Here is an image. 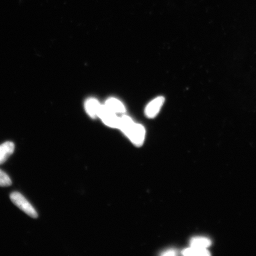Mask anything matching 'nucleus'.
<instances>
[{
    "instance_id": "423d86ee",
    "label": "nucleus",
    "mask_w": 256,
    "mask_h": 256,
    "mask_svg": "<svg viewBox=\"0 0 256 256\" xmlns=\"http://www.w3.org/2000/svg\"><path fill=\"white\" fill-rule=\"evenodd\" d=\"M98 100L94 98H88L85 103V108L86 112L92 118L98 116V114L101 107Z\"/></svg>"
},
{
    "instance_id": "f03ea898",
    "label": "nucleus",
    "mask_w": 256,
    "mask_h": 256,
    "mask_svg": "<svg viewBox=\"0 0 256 256\" xmlns=\"http://www.w3.org/2000/svg\"><path fill=\"white\" fill-rule=\"evenodd\" d=\"M98 116L107 126L114 128L119 127L120 118L116 114L108 110L105 105H102Z\"/></svg>"
},
{
    "instance_id": "9d476101",
    "label": "nucleus",
    "mask_w": 256,
    "mask_h": 256,
    "mask_svg": "<svg viewBox=\"0 0 256 256\" xmlns=\"http://www.w3.org/2000/svg\"><path fill=\"white\" fill-rule=\"evenodd\" d=\"M184 256H209L210 252L207 249H202L194 247L186 248L182 252Z\"/></svg>"
},
{
    "instance_id": "6e6552de",
    "label": "nucleus",
    "mask_w": 256,
    "mask_h": 256,
    "mask_svg": "<svg viewBox=\"0 0 256 256\" xmlns=\"http://www.w3.org/2000/svg\"><path fill=\"white\" fill-rule=\"evenodd\" d=\"M134 124H135V122L130 117L126 116V115H124V116L120 118L118 129L122 131L124 135L127 136Z\"/></svg>"
},
{
    "instance_id": "1a4fd4ad",
    "label": "nucleus",
    "mask_w": 256,
    "mask_h": 256,
    "mask_svg": "<svg viewBox=\"0 0 256 256\" xmlns=\"http://www.w3.org/2000/svg\"><path fill=\"white\" fill-rule=\"evenodd\" d=\"M211 244L210 239L206 238H192L190 241V246L192 247L207 249Z\"/></svg>"
},
{
    "instance_id": "7ed1b4c3",
    "label": "nucleus",
    "mask_w": 256,
    "mask_h": 256,
    "mask_svg": "<svg viewBox=\"0 0 256 256\" xmlns=\"http://www.w3.org/2000/svg\"><path fill=\"white\" fill-rule=\"evenodd\" d=\"M131 142L137 146H142L144 143L146 137L145 128L140 124H134L132 129L127 136Z\"/></svg>"
},
{
    "instance_id": "f8f14e48",
    "label": "nucleus",
    "mask_w": 256,
    "mask_h": 256,
    "mask_svg": "<svg viewBox=\"0 0 256 256\" xmlns=\"http://www.w3.org/2000/svg\"><path fill=\"white\" fill-rule=\"evenodd\" d=\"M176 254V252L174 250H169L166 251L162 254L163 256H175Z\"/></svg>"
},
{
    "instance_id": "f257e3e1",
    "label": "nucleus",
    "mask_w": 256,
    "mask_h": 256,
    "mask_svg": "<svg viewBox=\"0 0 256 256\" xmlns=\"http://www.w3.org/2000/svg\"><path fill=\"white\" fill-rule=\"evenodd\" d=\"M10 198L12 202L19 209L26 214L28 216L33 218H37L38 214L36 210L23 195L19 192H14L10 194Z\"/></svg>"
},
{
    "instance_id": "0eeeda50",
    "label": "nucleus",
    "mask_w": 256,
    "mask_h": 256,
    "mask_svg": "<svg viewBox=\"0 0 256 256\" xmlns=\"http://www.w3.org/2000/svg\"><path fill=\"white\" fill-rule=\"evenodd\" d=\"M108 110L117 114H124L126 108L121 102L115 98H110L106 102L105 104Z\"/></svg>"
},
{
    "instance_id": "9b49d317",
    "label": "nucleus",
    "mask_w": 256,
    "mask_h": 256,
    "mask_svg": "<svg viewBox=\"0 0 256 256\" xmlns=\"http://www.w3.org/2000/svg\"><path fill=\"white\" fill-rule=\"evenodd\" d=\"M12 184V182L9 176L0 170V187H8Z\"/></svg>"
},
{
    "instance_id": "20e7f679",
    "label": "nucleus",
    "mask_w": 256,
    "mask_h": 256,
    "mask_svg": "<svg viewBox=\"0 0 256 256\" xmlns=\"http://www.w3.org/2000/svg\"><path fill=\"white\" fill-rule=\"evenodd\" d=\"M165 99L162 96L154 99L148 105L145 110V114L147 117L149 118H154L158 115V112L164 104Z\"/></svg>"
},
{
    "instance_id": "39448f33",
    "label": "nucleus",
    "mask_w": 256,
    "mask_h": 256,
    "mask_svg": "<svg viewBox=\"0 0 256 256\" xmlns=\"http://www.w3.org/2000/svg\"><path fill=\"white\" fill-rule=\"evenodd\" d=\"M15 146L14 142H6L0 145V165L4 164L9 156L14 152Z\"/></svg>"
}]
</instances>
